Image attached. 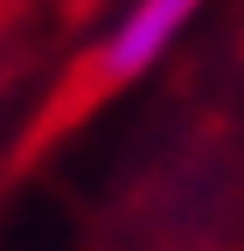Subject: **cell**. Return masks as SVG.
<instances>
[{
	"label": "cell",
	"mask_w": 244,
	"mask_h": 251,
	"mask_svg": "<svg viewBox=\"0 0 244 251\" xmlns=\"http://www.w3.org/2000/svg\"><path fill=\"white\" fill-rule=\"evenodd\" d=\"M195 14H202V0H133V7L112 21V35L98 42V77H105V84L146 77V70L195 28Z\"/></svg>",
	"instance_id": "cell-1"
}]
</instances>
